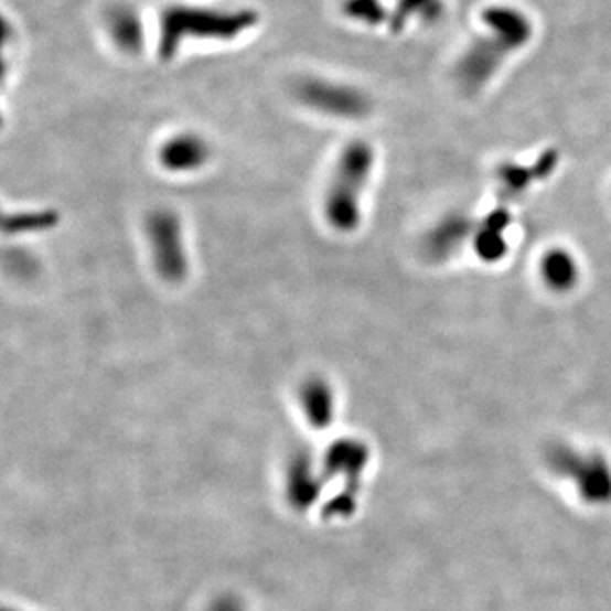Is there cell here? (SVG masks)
Instances as JSON below:
<instances>
[{
  "mask_svg": "<svg viewBox=\"0 0 611 611\" xmlns=\"http://www.w3.org/2000/svg\"><path fill=\"white\" fill-rule=\"evenodd\" d=\"M60 223L55 210L24 211L4 217V232L8 235H26V233L46 232Z\"/></svg>",
  "mask_w": 611,
  "mask_h": 611,
  "instance_id": "obj_15",
  "label": "cell"
},
{
  "mask_svg": "<svg viewBox=\"0 0 611 611\" xmlns=\"http://www.w3.org/2000/svg\"><path fill=\"white\" fill-rule=\"evenodd\" d=\"M472 222L468 216H450L443 219L425 242V251L433 260H443L455 254L472 232Z\"/></svg>",
  "mask_w": 611,
  "mask_h": 611,
  "instance_id": "obj_9",
  "label": "cell"
},
{
  "mask_svg": "<svg viewBox=\"0 0 611 611\" xmlns=\"http://www.w3.org/2000/svg\"><path fill=\"white\" fill-rule=\"evenodd\" d=\"M330 471L340 472L355 484L368 464V449L357 440H342L330 449L326 457Z\"/></svg>",
  "mask_w": 611,
  "mask_h": 611,
  "instance_id": "obj_11",
  "label": "cell"
},
{
  "mask_svg": "<svg viewBox=\"0 0 611 611\" xmlns=\"http://www.w3.org/2000/svg\"><path fill=\"white\" fill-rule=\"evenodd\" d=\"M556 165V156L554 153H547L542 157L540 162L534 167V169H525V167L518 165H505L500 170L501 191L505 192L510 197H515L523 189L528 187L532 184L534 175L542 178L547 175L550 170Z\"/></svg>",
  "mask_w": 611,
  "mask_h": 611,
  "instance_id": "obj_14",
  "label": "cell"
},
{
  "mask_svg": "<svg viewBox=\"0 0 611 611\" xmlns=\"http://www.w3.org/2000/svg\"><path fill=\"white\" fill-rule=\"evenodd\" d=\"M545 465L556 478L572 484L582 505L610 508L611 462L603 453L554 443L545 450Z\"/></svg>",
  "mask_w": 611,
  "mask_h": 611,
  "instance_id": "obj_4",
  "label": "cell"
},
{
  "mask_svg": "<svg viewBox=\"0 0 611 611\" xmlns=\"http://www.w3.org/2000/svg\"><path fill=\"white\" fill-rule=\"evenodd\" d=\"M439 8L440 0H398V8L390 15V26L393 31H401L411 19H433Z\"/></svg>",
  "mask_w": 611,
  "mask_h": 611,
  "instance_id": "obj_16",
  "label": "cell"
},
{
  "mask_svg": "<svg viewBox=\"0 0 611 611\" xmlns=\"http://www.w3.org/2000/svg\"><path fill=\"white\" fill-rule=\"evenodd\" d=\"M345 14L371 26H376L386 19V11L379 0H346Z\"/></svg>",
  "mask_w": 611,
  "mask_h": 611,
  "instance_id": "obj_17",
  "label": "cell"
},
{
  "mask_svg": "<svg viewBox=\"0 0 611 611\" xmlns=\"http://www.w3.org/2000/svg\"><path fill=\"white\" fill-rule=\"evenodd\" d=\"M107 30L112 43L128 55L140 53L144 46V26L140 15L131 8L112 9L107 19Z\"/></svg>",
  "mask_w": 611,
  "mask_h": 611,
  "instance_id": "obj_10",
  "label": "cell"
},
{
  "mask_svg": "<svg viewBox=\"0 0 611 611\" xmlns=\"http://www.w3.org/2000/svg\"><path fill=\"white\" fill-rule=\"evenodd\" d=\"M210 157V144L195 133L175 135L159 150L160 165L172 173H189L203 169Z\"/></svg>",
  "mask_w": 611,
  "mask_h": 611,
  "instance_id": "obj_7",
  "label": "cell"
},
{
  "mask_svg": "<svg viewBox=\"0 0 611 611\" xmlns=\"http://www.w3.org/2000/svg\"><path fill=\"white\" fill-rule=\"evenodd\" d=\"M299 401L311 427L323 430L332 425L335 417V390L329 380L320 376L304 380L299 390Z\"/></svg>",
  "mask_w": 611,
  "mask_h": 611,
  "instance_id": "obj_8",
  "label": "cell"
},
{
  "mask_svg": "<svg viewBox=\"0 0 611 611\" xmlns=\"http://www.w3.org/2000/svg\"><path fill=\"white\" fill-rule=\"evenodd\" d=\"M298 97L313 111L332 118L361 119L371 111V103L364 93L352 85L324 81V78H308L301 82Z\"/></svg>",
  "mask_w": 611,
  "mask_h": 611,
  "instance_id": "obj_6",
  "label": "cell"
},
{
  "mask_svg": "<svg viewBox=\"0 0 611 611\" xmlns=\"http://www.w3.org/2000/svg\"><path fill=\"white\" fill-rule=\"evenodd\" d=\"M542 277L550 289L566 292L578 282L579 269L575 257L566 250H550L542 258Z\"/></svg>",
  "mask_w": 611,
  "mask_h": 611,
  "instance_id": "obj_12",
  "label": "cell"
},
{
  "mask_svg": "<svg viewBox=\"0 0 611 611\" xmlns=\"http://www.w3.org/2000/svg\"><path fill=\"white\" fill-rule=\"evenodd\" d=\"M257 21V12L248 11V9L169 6L160 15V58H173L187 40H235L239 34L254 28Z\"/></svg>",
  "mask_w": 611,
  "mask_h": 611,
  "instance_id": "obj_2",
  "label": "cell"
},
{
  "mask_svg": "<svg viewBox=\"0 0 611 611\" xmlns=\"http://www.w3.org/2000/svg\"><path fill=\"white\" fill-rule=\"evenodd\" d=\"M484 33L472 41L457 63V81L468 93H478L530 43L534 24L527 12L512 6H493L483 12Z\"/></svg>",
  "mask_w": 611,
  "mask_h": 611,
  "instance_id": "obj_1",
  "label": "cell"
},
{
  "mask_svg": "<svg viewBox=\"0 0 611 611\" xmlns=\"http://www.w3.org/2000/svg\"><path fill=\"white\" fill-rule=\"evenodd\" d=\"M508 223V213L500 210L487 216L486 222L479 228L475 236V250L483 260L496 261L505 255V229Z\"/></svg>",
  "mask_w": 611,
  "mask_h": 611,
  "instance_id": "obj_13",
  "label": "cell"
},
{
  "mask_svg": "<svg viewBox=\"0 0 611 611\" xmlns=\"http://www.w3.org/2000/svg\"><path fill=\"white\" fill-rule=\"evenodd\" d=\"M144 228L159 276L169 283L182 282L189 274V260L181 217L172 210L160 207L151 211Z\"/></svg>",
  "mask_w": 611,
  "mask_h": 611,
  "instance_id": "obj_5",
  "label": "cell"
},
{
  "mask_svg": "<svg viewBox=\"0 0 611 611\" xmlns=\"http://www.w3.org/2000/svg\"><path fill=\"white\" fill-rule=\"evenodd\" d=\"M374 150L365 141L343 148L329 191L324 195V217L336 232L351 233L361 225V200L374 169Z\"/></svg>",
  "mask_w": 611,
  "mask_h": 611,
  "instance_id": "obj_3",
  "label": "cell"
}]
</instances>
